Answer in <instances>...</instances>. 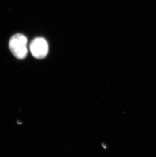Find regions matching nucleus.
I'll list each match as a JSON object with an SVG mask.
<instances>
[{
  "label": "nucleus",
  "instance_id": "f257e3e1",
  "mask_svg": "<svg viewBox=\"0 0 156 157\" xmlns=\"http://www.w3.org/2000/svg\"><path fill=\"white\" fill-rule=\"evenodd\" d=\"M27 37L21 34H16L9 41V48L13 55L18 59H24L28 53Z\"/></svg>",
  "mask_w": 156,
  "mask_h": 157
},
{
  "label": "nucleus",
  "instance_id": "f03ea898",
  "mask_svg": "<svg viewBox=\"0 0 156 157\" xmlns=\"http://www.w3.org/2000/svg\"><path fill=\"white\" fill-rule=\"evenodd\" d=\"M30 51L32 56L36 59H44L48 52V45L47 41L41 37L36 38L31 43Z\"/></svg>",
  "mask_w": 156,
  "mask_h": 157
}]
</instances>
